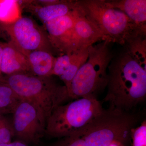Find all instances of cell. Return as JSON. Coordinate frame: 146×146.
<instances>
[{
	"label": "cell",
	"mask_w": 146,
	"mask_h": 146,
	"mask_svg": "<svg viewBox=\"0 0 146 146\" xmlns=\"http://www.w3.org/2000/svg\"><path fill=\"white\" fill-rule=\"evenodd\" d=\"M108 109L130 112L146 98V66L125 51L112 58L108 70Z\"/></svg>",
	"instance_id": "1"
},
{
	"label": "cell",
	"mask_w": 146,
	"mask_h": 146,
	"mask_svg": "<svg viewBox=\"0 0 146 146\" xmlns=\"http://www.w3.org/2000/svg\"><path fill=\"white\" fill-rule=\"evenodd\" d=\"M51 76L41 77L30 73L5 76L8 84L21 101L28 102L37 110L46 127L55 110L70 99L65 85Z\"/></svg>",
	"instance_id": "2"
},
{
	"label": "cell",
	"mask_w": 146,
	"mask_h": 146,
	"mask_svg": "<svg viewBox=\"0 0 146 146\" xmlns=\"http://www.w3.org/2000/svg\"><path fill=\"white\" fill-rule=\"evenodd\" d=\"M76 3L79 10L111 42L125 46L137 36H146L124 13L110 6L105 0H80Z\"/></svg>",
	"instance_id": "3"
},
{
	"label": "cell",
	"mask_w": 146,
	"mask_h": 146,
	"mask_svg": "<svg viewBox=\"0 0 146 146\" xmlns=\"http://www.w3.org/2000/svg\"><path fill=\"white\" fill-rule=\"evenodd\" d=\"M108 39L88 48L87 60L76 74L68 94L70 99L92 97L107 87L108 70L113 58Z\"/></svg>",
	"instance_id": "4"
},
{
	"label": "cell",
	"mask_w": 146,
	"mask_h": 146,
	"mask_svg": "<svg viewBox=\"0 0 146 146\" xmlns=\"http://www.w3.org/2000/svg\"><path fill=\"white\" fill-rule=\"evenodd\" d=\"M104 109L96 98L74 100L56 108L47 121L45 135L62 138L78 133Z\"/></svg>",
	"instance_id": "5"
},
{
	"label": "cell",
	"mask_w": 146,
	"mask_h": 146,
	"mask_svg": "<svg viewBox=\"0 0 146 146\" xmlns=\"http://www.w3.org/2000/svg\"><path fill=\"white\" fill-rule=\"evenodd\" d=\"M136 123L131 112L104 109L80 133L86 146L122 145L129 141Z\"/></svg>",
	"instance_id": "6"
},
{
	"label": "cell",
	"mask_w": 146,
	"mask_h": 146,
	"mask_svg": "<svg viewBox=\"0 0 146 146\" xmlns=\"http://www.w3.org/2000/svg\"><path fill=\"white\" fill-rule=\"evenodd\" d=\"M10 41L26 56L29 53L43 50L57 53L52 46L47 32L30 18L22 17L13 23L2 25Z\"/></svg>",
	"instance_id": "7"
},
{
	"label": "cell",
	"mask_w": 146,
	"mask_h": 146,
	"mask_svg": "<svg viewBox=\"0 0 146 146\" xmlns=\"http://www.w3.org/2000/svg\"><path fill=\"white\" fill-rule=\"evenodd\" d=\"M12 126L16 141L30 146L39 145L45 135V125L34 106L21 101L13 112Z\"/></svg>",
	"instance_id": "8"
},
{
	"label": "cell",
	"mask_w": 146,
	"mask_h": 146,
	"mask_svg": "<svg viewBox=\"0 0 146 146\" xmlns=\"http://www.w3.org/2000/svg\"><path fill=\"white\" fill-rule=\"evenodd\" d=\"M78 15L76 5L74 10L67 15L45 23L50 42L57 53L61 55L73 52L74 28Z\"/></svg>",
	"instance_id": "9"
},
{
	"label": "cell",
	"mask_w": 146,
	"mask_h": 146,
	"mask_svg": "<svg viewBox=\"0 0 146 146\" xmlns=\"http://www.w3.org/2000/svg\"><path fill=\"white\" fill-rule=\"evenodd\" d=\"M88 56V48L60 55L56 57L51 76L59 77L68 91L73 79L79 69L86 62Z\"/></svg>",
	"instance_id": "10"
},
{
	"label": "cell",
	"mask_w": 146,
	"mask_h": 146,
	"mask_svg": "<svg viewBox=\"0 0 146 146\" xmlns=\"http://www.w3.org/2000/svg\"><path fill=\"white\" fill-rule=\"evenodd\" d=\"M78 9V15L74 28L73 52L88 48L98 41L106 39L99 29Z\"/></svg>",
	"instance_id": "11"
},
{
	"label": "cell",
	"mask_w": 146,
	"mask_h": 146,
	"mask_svg": "<svg viewBox=\"0 0 146 146\" xmlns=\"http://www.w3.org/2000/svg\"><path fill=\"white\" fill-rule=\"evenodd\" d=\"M1 72L5 76L31 74L27 57L11 41L3 44Z\"/></svg>",
	"instance_id": "12"
},
{
	"label": "cell",
	"mask_w": 146,
	"mask_h": 146,
	"mask_svg": "<svg viewBox=\"0 0 146 146\" xmlns=\"http://www.w3.org/2000/svg\"><path fill=\"white\" fill-rule=\"evenodd\" d=\"M19 3L21 9H25L44 23L67 15L76 7V1L62 0L59 3L44 7L35 4L33 1H19Z\"/></svg>",
	"instance_id": "13"
},
{
	"label": "cell",
	"mask_w": 146,
	"mask_h": 146,
	"mask_svg": "<svg viewBox=\"0 0 146 146\" xmlns=\"http://www.w3.org/2000/svg\"><path fill=\"white\" fill-rule=\"evenodd\" d=\"M112 8L121 11L143 33L146 34V0L105 1Z\"/></svg>",
	"instance_id": "14"
},
{
	"label": "cell",
	"mask_w": 146,
	"mask_h": 146,
	"mask_svg": "<svg viewBox=\"0 0 146 146\" xmlns=\"http://www.w3.org/2000/svg\"><path fill=\"white\" fill-rule=\"evenodd\" d=\"M31 74L41 77L51 76L56 57L51 53L38 50L29 53L27 55Z\"/></svg>",
	"instance_id": "15"
},
{
	"label": "cell",
	"mask_w": 146,
	"mask_h": 146,
	"mask_svg": "<svg viewBox=\"0 0 146 146\" xmlns=\"http://www.w3.org/2000/svg\"><path fill=\"white\" fill-rule=\"evenodd\" d=\"M21 9L17 0H0V23L9 25L22 17Z\"/></svg>",
	"instance_id": "16"
},
{
	"label": "cell",
	"mask_w": 146,
	"mask_h": 146,
	"mask_svg": "<svg viewBox=\"0 0 146 146\" xmlns=\"http://www.w3.org/2000/svg\"><path fill=\"white\" fill-rule=\"evenodd\" d=\"M21 100L5 82H0V109L13 113Z\"/></svg>",
	"instance_id": "17"
},
{
	"label": "cell",
	"mask_w": 146,
	"mask_h": 146,
	"mask_svg": "<svg viewBox=\"0 0 146 146\" xmlns=\"http://www.w3.org/2000/svg\"><path fill=\"white\" fill-rule=\"evenodd\" d=\"M131 138H132L133 146H146V122L144 120L141 125L132 130Z\"/></svg>",
	"instance_id": "18"
},
{
	"label": "cell",
	"mask_w": 146,
	"mask_h": 146,
	"mask_svg": "<svg viewBox=\"0 0 146 146\" xmlns=\"http://www.w3.org/2000/svg\"><path fill=\"white\" fill-rule=\"evenodd\" d=\"M50 146H86V145L81 133H78L60 138Z\"/></svg>",
	"instance_id": "19"
},
{
	"label": "cell",
	"mask_w": 146,
	"mask_h": 146,
	"mask_svg": "<svg viewBox=\"0 0 146 146\" xmlns=\"http://www.w3.org/2000/svg\"><path fill=\"white\" fill-rule=\"evenodd\" d=\"M13 137L12 124H9L4 120L0 121V145L10 143Z\"/></svg>",
	"instance_id": "20"
},
{
	"label": "cell",
	"mask_w": 146,
	"mask_h": 146,
	"mask_svg": "<svg viewBox=\"0 0 146 146\" xmlns=\"http://www.w3.org/2000/svg\"><path fill=\"white\" fill-rule=\"evenodd\" d=\"M62 0H38L33 1V3L40 6H47L59 3Z\"/></svg>",
	"instance_id": "21"
},
{
	"label": "cell",
	"mask_w": 146,
	"mask_h": 146,
	"mask_svg": "<svg viewBox=\"0 0 146 146\" xmlns=\"http://www.w3.org/2000/svg\"><path fill=\"white\" fill-rule=\"evenodd\" d=\"M0 146H29L27 144L18 141L11 142L3 144L0 145Z\"/></svg>",
	"instance_id": "22"
},
{
	"label": "cell",
	"mask_w": 146,
	"mask_h": 146,
	"mask_svg": "<svg viewBox=\"0 0 146 146\" xmlns=\"http://www.w3.org/2000/svg\"><path fill=\"white\" fill-rule=\"evenodd\" d=\"M3 44V43L0 42V82H4V78L1 72V61Z\"/></svg>",
	"instance_id": "23"
},
{
	"label": "cell",
	"mask_w": 146,
	"mask_h": 146,
	"mask_svg": "<svg viewBox=\"0 0 146 146\" xmlns=\"http://www.w3.org/2000/svg\"><path fill=\"white\" fill-rule=\"evenodd\" d=\"M119 145H117V144H112V145H110L109 146H119Z\"/></svg>",
	"instance_id": "24"
}]
</instances>
